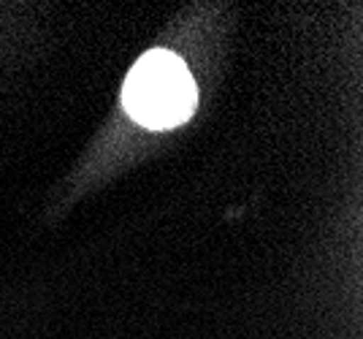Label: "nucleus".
Here are the masks:
<instances>
[{"mask_svg":"<svg viewBox=\"0 0 363 339\" xmlns=\"http://www.w3.org/2000/svg\"><path fill=\"white\" fill-rule=\"evenodd\" d=\"M122 106L150 130H171L187 123L196 111V79L179 55L168 49H150L125 77Z\"/></svg>","mask_w":363,"mask_h":339,"instance_id":"f257e3e1","label":"nucleus"}]
</instances>
